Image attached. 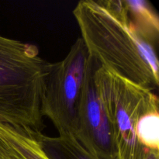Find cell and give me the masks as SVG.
<instances>
[{"label":"cell","mask_w":159,"mask_h":159,"mask_svg":"<svg viewBox=\"0 0 159 159\" xmlns=\"http://www.w3.org/2000/svg\"><path fill=\"white\" fill-rule=\"evenodd\" d=\"M96 65L92 58L81 94L77 130L74 136L98 159H120L110 121L95 85L93 74Z\"/></svg>","instance_id":"cell-5"},{"label":"cell","mask_w":159,"mask_h":159,"mask_svg":"<svg viewBox=\"0 0 159 159\" xmlns=\"http://www.w3.org/2000/svg\"><path fill=\"white\" fill-rule=\"evenodd\" d=\"M0 159H29L14 141L9 125L0 122Z\"/></svg>","instance_id":"cell-10"},{"label":"cell","mask_w":159,"mask_h":159,"mask_svg":"<svg viewBox=\"0 0 159 159\" xmlns=\"http://www.w3.org/2000/svg\"><path fill=\"white\" fill-rule=\"evenodd\" d=\"M72 12L80 38L98 65L152 91L158 88L156 48L141 35L124 1L81 0Z\"/></svg>","instance_id":"cell-1"},{"label":"cell","mask_w":159,"mask_h":159,"mask_svg":"<svg viewBox=\"0 0 159 159\" xmlns=\"http://www.w3.org/2000/svg\"><path fill=\"white\" fill-rule=\"evenodd\" d=\"M144 159H159V152L157 151H148Z\"/></svg>","instance_id":"cell-11"},{"label":"cell","mask_w":159,"mask_h":159,"mask_svg":"<svg viewBox=\"0 0 159 159\" xmlns=\"http://www.w3.org/2000/svg\"><path fill=\"white\" fill-rule=\"evenodd\" d=\"M10 133L16 144L29 159H50L42 149L38 134L32 130L9 125Z\"/></svg>","instance_id":"cell-9"},{"label":"cell","mask_w":159,"mask_h":159,"mask_svg":"<svg viewBox=\"0 0 159 159\" xmlns=\"http://www.w3.org/2000/svg\"><path fill=\"white\" fill-rule=\"evenodd\" d=\"M138 142L148 151L159 152V112L143 115L136 127Z\"/></svg>","instance_id":"cell-8"},{"label":"cell","mask_w":159,"mask_h":159,"mask_svg":"<svg viewBox=\"0 0 159 159\" xmlns=\"http://www.w3.org/2000/svg\"><path fill=\"white\" fill-rule=\"evenodd\" d=\"M38 139L42 149L50 159H98L71 134L48 137L40 133Z\"/></svg>","instance_id":"cell-6"},{"label":"cell","mask_w":159,"mask_h":159,"mask_svg":"<svg viewBox=\"0 0 159 159\" xmlns=\"http://www.w3.org/2000/svg\"><path fill=\"white\" fill-rule=\"evenodd\" d=\"M51 65L36 45L0 35V122L42 133L41 99Z\"/></svg>","instance_id":"cell-2"},{"label":"cell","mask_w":159,"mask_h":159,"mask_svg":"<svg viewBox=\"0 0 159 159\" xmlns=\"http://www.w3.org/2000/svg\"><path fill=\"white\" fill-rule=\"evenodd\" d=\"M124 3L141 35L156 48L159 37V19L153 6L145 0H124Z\"/></svg>","instance_id":"cell-7"},{"label":"cell","mask_w":159,"mask_h":159,"mask_svg":"<svg viewBox=\"0 0 159 159\" xmlns=\"http://www.w3.org/2000/svg\"><path fill=\"white\" fill-rule=\"evenodd\" d=\"M93 79L111 126L120 159H144L148 150L138 142L137 124L143 115L158 111L157 95L97 63Z\"/></svg>","instance_id":"cell-3"},{"label":"cell","mask_w":159,"mask_h":159,"mask_svg":"<svg viewBox=\"0 0 159 159\" xmlns=\"http://www.w3.org/2000/svg\"><path fill=\"white\" fill-rule=\"evenodd\" d=\"M92 58L79 37L61 61L51 63L41 99V112L59 134H75L78 109Z\"/></svg>","instance_id":"cell-4"}]
</instances>
